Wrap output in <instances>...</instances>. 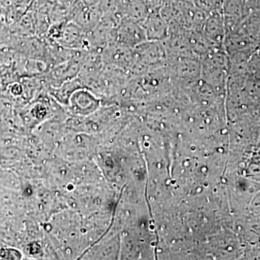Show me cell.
I'll return each mask as SVG.
<instances>
[{"label": "cell", "instance_id": "7", "mask_svg": "<svg viewBox=\"0 0 260 260\" xmlns=\"http://www.w3.org/2000/svg\"><path fill=\"white\" fill-rule=\"evenodd\" d=\"M104 67L102 54L88 51L82 60L77 78L84 87L89 88L98 79Z\"/></svg>", "mask_w": 260, "mask_h": 260}, {"label": "cell", "instance_id": "2", "mask_svg": "<svg viewBox=\"0 0 260 260\" xmlns=\"http://www.w3.org/2000/svg\"><path fill=\"white\" fill-rule=\"evenodd\" d=\"M135 73H143L148 68L166 64L168 61L167 49L164 42L145 41L133 49Z\"/></svg>", "mask_w": 260, "mask_h": 260}, {"label": "cell", "instance_id": "5", "mask_svg": "<svg viewBox=\"0 0 260 260\" xmlns=\"http://www.w3.org/2000/svg\"><path fill=\"white\" fill-rule=\"evenodd\" d=\"M250 11L248 0H223L222 15L226 34L237 28Z\"/></svg>", "mask_w": 260, "mask_h": 260}, {"label": "cell", "instance_id": "4", "mask_svg": "<svg viewBox=\"0 0 260 260\" xmlns=\"http://www.w3.org/2000/svg\"><path fill=\"white\" fill-rule=\"evenodd\" d=\"M200 34L212 47L223 48L226 31L222 12L210 13L202 24Z\"/></svg>", "mask_w": 260, "mask_h": 260}, {"label": "cell", "instance_id": "1", "mask_svg": "<svg viewBox=\"0 0 260 260\" xmlns=\"http://www.w3.org/2000/svg\"><path fill=\"white\" fill-rule=\"evenodd\" d=\"M200 78L215 92L225 95L229 77V56L223 48L213 47L200 59Z\"/></svg>", "mask_w": 260, "mask_h": 260}, {"label": "cell", "instance_id": "11", "mask_svg": "<svg viewBox=\"0 0 260 260\" xmlns=\"http://www.w3.org/2000/svg\"><path fill=\"white\" fill-rule=\"evenodd\" d=\"M84 5L87 7L96 6L100 0H81Z\"/></svg>", "mask_w": 260, "mask_h": 260}, {"label": "cell", "instance_id": "9", "mask_svg": "<svg viewBox=\"0 0 260 260\" xmlns=\"http://www.w3.org/2000/svg\"><path fill=\"white\" fill-rule=\"evenodd\" d=\"M147 40L164 42L170 34L169 25L158 11H152L141 23Z\"/></svg>", "mask_w": 260, "mask_h": 260}, {"label": "cell", "instance_id": "8", "mask_svg": "<svg viewBox=\"0 0 260 260\" xmlns=\"http://www.w3.org/2000/svg\"><path fill=\"white\" fill-rule=\"evenodd\" d=\"M234 31L242 36L256 49L260 48V12L251 10Z\"/></svg>", "mask_w": 260, "mask_h": 260}, {"label": "cell", "instance_id": "3", "mask_svg": "<svg viewBox=\"0 0 260 260\" xmlns=\"http://www.w3.org/2000/svg\"><path fill=\"white\" fill-rule=\"evenodd\" d=\"M104 66L131 72L135 64L133 48L116 42H111L102 51Z\"/></svg>", "mask_w": 260, "mask_h": 260}, {"label": "cell", "instance_id": "6", "mask_svg": "<svg viewBox=\"0 0 260 260\" xmlns=\"http://www.w3.org/2000/svg\"><path fill=\"white\" fill-rule=\"evenodd\" d=\"M147 41L143 25L129 19H122L116 29V42L134 49Z\"/></svg>", "mask_w": 260, "mask_h": 260}, {"label": "cell", "instance_id": "10", "mask_svg": "<svg viewBox=\"0 0 260 260\" xmlns=\"http://www.w3.org/2000/svg\"><path fill=\"white\" fill-rule=\"evenodd\" d=\"M222 1L223 0H192L194 4L205 13L222 12Z\"/></svg>", "mask_w": 260, "mask_h": 260}]
</instances>
